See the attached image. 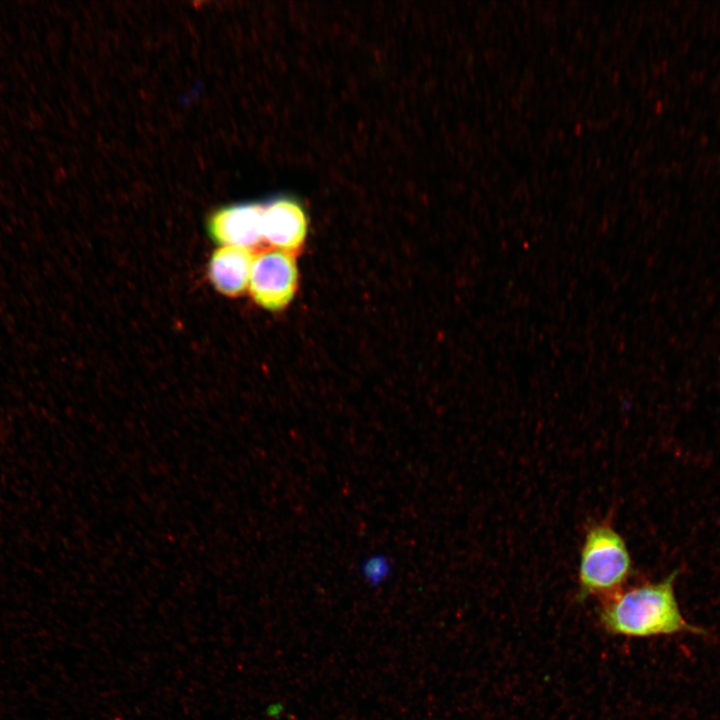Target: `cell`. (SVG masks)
Returning a JSON list of instances; mask_svg holds the SVG:
<instances>
[{"label":"cell","mask_w":720,"mask_h":720,"mask_svg":"<svg viewBox=\"0 0 720 720\" xmlns=\"http://www.w3.org/2000/svg\"><path fill=\"white\" fill-rule=\"evenodd\" d=\"M391 566L383 556L375 555L369 557L361 564V572L367 581L373 585H378L390 574Z\"/></svg>","instance_id":"obj_7"},{"label":"cell","mask_w":720,"mask_h":720,"mask_svg":"<svg viewBox=\"0 0 720 720\" xmlns=\"http://www.w3.org/2000/svg\"><path fill=\"white\" fill-rule=\"evenodd\" d=\"M677 571L656 583L613 592L600 609V620L610 632L632 637L700 633L682 616L674 593Z\"/></svg>","instance_id":"obj_1"},{"label":"cell","mask_w":720,"mask_h":720,"mask_svg":"<svg viewBox=\"0 0 720 720\" xmlns=\"http://www.w3.org/2000/svg\"><path fill=\"white\" fill-rule=\"evenodd\" d=\"M630 571L631 557L621 535L608 522L591 525L580 551L579 598L615 592Z\"/></svg>","instance_id":"obj_2"},{"label":"cell","mask_w":720,"mask_h":720,"mask_svg":"<svg viewBox=\"0 0 720 720\" xmlns=\"http://www.w3.org/2000/svg\"><path fill=\"white\" fill-rule=\"evenodd\" d=\"M297 284L294 257L284 250L263 252L253 260L249 290L254 301L268 310L284 308Z\"/></svg>","instance_id":"obj_3"},{"label":"cell","mask_w":720,"mask_h":720,"mask_svg":"<svg viewBox=\"0 0 720 720\" xmlns=\"http://www.w3.org/2000/svg\"><path fill=\"white\" fill-rule=\"evenodd\" d=\"M253 260L250 249L222 246L212 254L209 261V279L222 294L236 296L249 283Z\"/></svg>","instance_id":"obj_6"},{"label":"cell","mask_w":720,"mask_h":720,"mask_svg":"<svg viewBox=\"0 0 720 720\" xmlns=\"http://www.w3.org/2000/svg\"><path fill=\"white\" fill-rule=\"evenodd\" d=\"M307 220L294 199L278 198L263 204V240L284 251L295 250L306 235Z\"/></svg>","instance_id":"obj_5"},{"label":"cell","mask_w":720,"mask_h":720,"mask_svg":"<svg viewBox=\"0 0 720 720\" xmlns=\"http://www.w3.org/2000/svg\"><path fill=\"white\" fill-rule=\"evenodd\" d=\"M208 232L222 246H256L263 240V204L241 203L218 209L209 217Z\"/></svg>","instance_id":"obj_4"}]
</instances>
